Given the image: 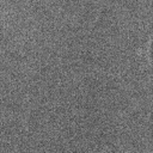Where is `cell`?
Returning a JSON list of instances; mask_svg holds the SVG:
<instances>
[{
	"mask_svg": "<svg viewBox=\"0 0 153 153\" xmlns=\"http://www.w3.org/2000/svg\"><path fill=\"white\" fill-rule=\"evenodd\" d=\"M152 55H153V49H152Z\"/></svg>",
	"mask_w": 153,
	"mask_h": 153,
	"instance_id": "obj_1",
	"label": "cell"
}]
</instances>
